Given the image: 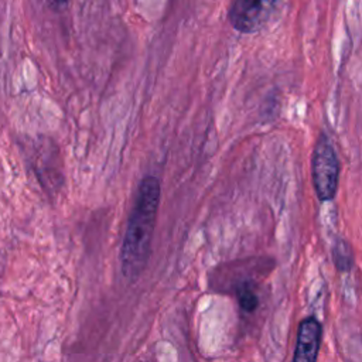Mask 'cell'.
Segmentation results:
<instances>
[{
	"instance_id": "1",
	"label": "cell",
	"mask_w": 362,
	"mask_h": 362,
	"mask_svg": "<svg viewBox=\"0 0 362 362\" xmlns=\"http://www.w3.org/2000/svg\"><path fill=\"white\" fill-rule=\"evenodd\" d=\"M160 202V182L156 177L147 175L137 188V197L127 221L122 249V272L129 279H137L147 266L153 232Z\"/></svg>"
},
{
	"instance_id": "2",
	"label": "cell",
	"mask_w": 362,
	"mask_h": 362,
	"mask_svg": "<svg viewBox=\"0 0 362 362\" xmlns=\"http://www.w3.org/2000/svg\"><path fill=\"white\" fill-rule=\"evenodd\" d=\"M311 174L315 194L320 201H329L335 197L339 180V161L327 134L321 133L315 141Z\"/></svg>"
},
{
	"instance_id": "3",
	"label": "cell",
	"mask_w": 362,
	"mask_h": 362,
	"mask_svg": "<svg viewBox=\"0 0 362 362\" xmlns=\"http://www.w3.org/2000/svg\"><path fill=\"white\" fill-rule=\"evenodd\" d=\"M273 4L257 0H238L228 13L230 25L240 33H252L267 20Z\"/></svg>"
},
{
	"instance_id": "4",
	"label": "cell",
	"mask_w": 362,
	"mask_h": 362,
	"mask_svg": "<svg viewBox=\"0 0 362 362\" xmlns=\"http://www.w3.org/2000/svg\"><path fill=\"white\" fill-rule=\"evenodd\" d=\"M322 328L315 317L304 318L298 325L293 362H317Z\"/></svg>"
},
{
	"instance_id": "5",
	"label": "cell",
	"mask_w": 362,
	"mask_h": 362,
	"mask_svg": "<svg viewBox=\"0 0 362 362\" xmlns=\"http://www.w3.org/2000/svg\"><path fill=\"white\" fill-rule=\"evenodd\" d=\"M236 297L240 308L246 313H253L259 307V296L249 280H243L236 286Z\"/></svg>"
},
{
	"instance_id": "6",
	"label": "cell",
	"mask_w": 362,
	"mask_h": 362,
	"mask_svg": "<svg viewBox=\"0 0 362 362\" xmlns=\"http://www.w3.org/2000/svg\"><path fill=\"white\" fill-rule=\"evenodd\" d=\"M332 256H334V263L339 272H346L352 267L354 264V257H352V250L346 242L342 239H338L334 249H332Z\"/></svg>"
}]
</instances>
